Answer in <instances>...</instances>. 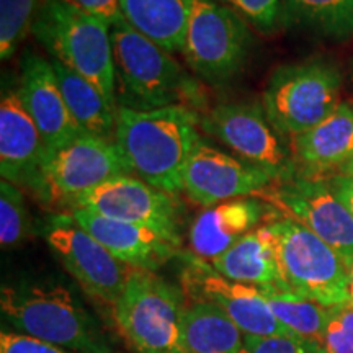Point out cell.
Here are the masks:
<instances>
[{"label":"cell","mask_w":353,"mask_h":353,"mask_svg":"<svg viewBox=\"0 0 353 353\" xmlns=\"http://www.w3.org/2000/svg\"><path fill=\"white\" fill-rule=\"evenodd\" d=\"M200 112L172 105L156 110L118 107L114 144L132 174L162 192H183V172L200 141Z\"/></svg>","instance_id":"6da1fadb"},{"label":"cell","mask_w":353,"mask_h":353,"mask_svg":"<svg viewBox=\"0 0 353 353\" xmlns=\"http://www.w3.org/2000/svg\"><path fill=\"white\" fill-rule=\"evenodd\" d=\"M2 316L13 332L32 335L74 353H108L95 317L61 283L19 281L3 285Z\"/></svg>","instance_id":"7a4b0ae2"},{"label":"cell","mask_w":353,"mask_h":353,"mask_svg":"<svg viewBox=\"0 0 353 353\" xmlns=\"http://www.w3.org/2000/svg\"><path fill=\"white\" fill-rule=\"evenodd\" d=\"M112 39L117 82L130 100L125 107L156 110L183 105L203 113L205 90L170 52L136 32L125 20L112 26Z\"/></svg>","instance_id":"3957f363"},{"label":"cell","mask_w":353,"mask_h":353,"mask_svg":"<svg viewBox=\"0 0 353 353\" xmlns=\"http://www.w3.org/2000/svg\"><path fill=\"white\" fill-rule=\"evenodd\" d=\"M32 33L51 59L90 81L117 107L112 26L65 0H39Z\"/></svg>","instance_id":"277c9868"},{"label":"cell","mask_w":353,"mask_h":353,"mask_svg":"<svg viewBox=\"0 0 353 353\" xmlns=\"http://www.w3.org/2000/svg\"><path fill=\"white\" fill-rule=\"evenodd\" d=\"M342 72L325 59L276 68L262 94V105L278 134L293 141L330 117L342 103Z\"/></svg>","instance_id":"5b68a950"},{"label":"cell","mask_w":353,"mask_h":353,"mask_svg":"<svg viewBox=\"0 0 353 353\" xmlns=\"http://www.w3.org/2000/svg\"><path fill=\"white\" fill-rule=\"evenodd\" d=\"M188 299L182 286L156 272L132 268L113 306L121 334L139 353H182V316Z\"/></svg>","instance_id":"8992f818"},{"label":"cell","mask_w":353,"mask_h":353,"mask_svg":"<svg viewBox=\"0 0 353 353\" xmlns=\"http://www.w3.org/2000/svg\"><path fill=\"white\" fill-rule=\"evenodd\" d=\"M268 226L286 290L327 307L348 303L347 263L332 247L301 224L278 214Z\"/></svg>","instance_id":"52a82bcc"},{"label":"cell","mask_w":353,"mask_h":353,"mask_svg":"<svg viewBox=\"0 0 353 353\" xmlns=\"http://www.w3.org/2000/svg\"><path fill=\"white\" fill-rule=\"evenodd\" d=\"M126 174L132 172L114 141L82 134L48 152L30 190L46 205L74 210L97 187Z\"/></svg>","instance_id":"ba28073f"},{"label":"cell","mask_w":353,"mask_h":353,"mask_svg":"<svg viewBox=\"0 0 353 353\" xmlns=\"http://www.w3.org/2000/svg\"><path fill=\"white\" fill-rule=\"evenodd\" d=\"M252 33L231 8L216 0H193L182 54L190 69L210 83H223L244 68Z\"/></svg>","instance_id":"9c48e42d"},{"label":"cell","mask_w":353,"mask_h":353,"mask_svg":"<svg viewBox=\"0 0 353 353\" xmlns=\"http://www.w3.org/2000/svg\"><path fill=\"white\" fill-rule=\"evenodd\" d=\"M281 218L301 224L348 263L353 259V216L325 176L296 175L255 193Z\"/></svg>","instance_id":"30bf717a"},{"label":"cell","mask_w":353,"mask_h":353,"mask_svg":"<svg viewBox=\"0 0 353 353\" xmlns=\"http://www.w3.org/2000/svg\"><path fill=\"white\" fill-rule=\"evenodd\" d=\"M200 126L275 182L298 175L293 152L268 120L262 101L219 103L203 113Z\"/></svg>","instance_id":"8fae6325"},{"label":"cell","mask_w":353,"mask_h":353,"mask_svg":"<svg viewBox=\"0 0 353 353\" xmlns=\"http://www.w3.org/2000/svg\"><path fill=\"white\" fill-rule=\"evenodd\" d=\"M48 245L88 296L114 306L132 268L82 229L72 214H59L44 231Z\"/></svg>","instance_id":"7c38bea8"},{"label":"cell","mask_w":353,"mask_h":353,"mask_svg":"<svg viewBox=\"0 0 353 353\" xmlns=\"http://www.w3.org/2000/svg\"><path fill=\"white\" fill-rule=\"evenodd\" d=\"M180 286L188 301L218 306L245 335H294L276 319L263 293L254 286L223 276L213 265L193 254H183Z\"/></svg>","instance_id":"4fadbf2b"},{"label":"cell","mask_w":353,"mask_h":353,"mask_svg":"<svg viewBox=\"0 0 353 353\" xmlns=\"http://www.w3.org/2000/svg\"><path fill=\"white\" fill-rule=\"evenodd\" d=\"M74 210H87L125 223L154 229L180 247V205L175 195L162 192L131 174L114 176L79 200Z\"/></svg>","instance_id":"5bb4252c"},{"label":"cell","mask_w":353,"mask_h":353,"mask_svg":"<svg viewBox=\"0 0 353 353\" xmlns=\"http://www.w3.org/2000/svg\"><path fill=\"white\" fill-rule=\"evenodd\" d=\"M275 179L259 167L226 154L200 139L183 172V193L196 205L208 206L254 196Z\"/></svg>","instance_id":"9a60e30c"},{"label":"cell","mask_w":353,"mask_h":353,"mask_svg":"<svg viewBox=\"0 0 353 353\" xmlns=\"http://www.w3.org/2000/svg\"><path fill=\"white\" fill-rule=\"evenodd\" d=\"M19 88L25 108L41 132L48 152L56 151L83 134L70 117L51 61L33 51H26L21 57Z\"/></svg>","instance_id":"2e32d148"},{"label":"cell","mask_w":353,"mask_h":353,"mask_svg":"<svg viewBox=\"0 0 353 353\" xmlns=\"http://www.w3.org/2000/svg\"><path fill=\"white\" fill-rule=\"evenodd\" d=\"M48 156L41 132L21 100L19 85L3 83L0 99V174L17 187L32 188Z\"/></svg>","instance_id":"e0dca14e"},{"label":"cell","mask_w":353,"mask_h":353,"mask_svg":"<svg viewBox=\"0 0 353 353\" xmlns=\"http://www.w3.org/2000/svg\"><path fill=\"white\" fill-rule=\"evenodd\" d=\"M72 218L123 263L156 272L179 255V245L154 229L125 223L87 210H72Z\"/></svg>","instance_id":"ac0fdd59"},{"label":"cell","mask_w":353,"mask_h":353,"mask_svg":"<svg viewBox=\"0 0 353 353\" xmlns=\"http://www.w3.org/2000/svg\"><path fill=\"white\" fill-rule=\"evenodd\" d=\"M276 214L259 198H236L208 206L190 226L188 241L192 254L206 262L219 255L255 231L267 216Z\"/></svg>","instance_id":"d6986e66"},{"label":"cell","mask_w":353,"mask_h":353,"mask_svg":"<svg viewBox=\"0 0 353 353\" xmlns=\"http://www.w3.org/2000/svg\"><path fill=\"white\" fill-rule=\"evenodd\" d=\"M298 174L327 176L353 157V101H342L319 125L291 141Z\"/></svg>","instance_id":"ffe728a7"},{"label":"cell","mask_w":353,"mask_h":353,"mask_svg":"<svg viewBox=\"0 0 353 353\" xmlns=\"http://www.w3.org/2000/svg\"><path fill=\"white\" fill-rule=\"evenodd\" d=\"M210 263L216 272L237 283L254 286L260 291L286 290L268 223L247 234Z\"/></svg>","instance_id":"44dd1931"},{"label":"cell","mask_w":353,"mask_h":353,"mask_svg":"<svg viewBox=\"0 0 353 353\" xmlns=\"http://www.w3.org/2000/svg\"><path fill=\"white\" fill-rule=\"evenodd\" d=\"M193 0H120L123 19L170 54L183 51Z\"/></svg>","instance_id":"7402d4cb"},{"label":"cell","mask_w":353,"mask_h":353,"mask_svg":"<svg viewBox=\"0 0 353 353\" xmlns=\"http://www.w3.org/2000/svg\"><path fill=\"white\" fill-rule=\"evenodd\" d=\"M65 105L83 134L114 141L118 107L110 103L101 92L81 74L74 72L61 61L51 59Z\"/></svg>","instance_id":"603a6c76"},{"label":"cell","mask_w":353,"mask_h":353,"mask_svg":"<svg viewBox=\"0 0 353 353\" xmlns=\"http://www.w3.org/2000/svg\"><path fill=\"white\" fill-rule=\"evenodd\" d=\"M245 334L218 306L188 301L182 316V353H241Z\"/></svg>","instance_id":"cb8c5ba5"},{"label":"cell","mask_w":353,"mask_h":353,"mask_svg":"<svg viewBox=\"0 0 353 353\" xmlns=\"http://www.w3.org/2000/svg\"><path fill=\"white\" fill-rule=\"evenodd\" d=\"M262 293L273 314L286 329L298 337L322 345L332 307L322 306L288 290H265Z\"/></svg>","instance_id":"d4e9b609"},{"label":"cell","mask_w":353,"mask_h":353,"mask_svg":"<svg viewBox=\"0 0 353 353\" xmlns=\"http://www.w3.org/2000/svg\"><path fill=\"white\" fill-rule=\"evenodd\" d=\"M286 13L322 37L345 39L353 34V0H283Z\"/></svg>","instance_id":"484cf974"},{"label":"cell","mask_w":353,"mask_h":353,"mask_svg":"<svg viewBox=\"0 0 353 353\" xmlns=\"http://www.w3.org/2000/svg\"><path fill=\"white\" fill-rule=\"evenodd\" d=\"M39 0H0V57L10 59L32 32Z\"/></svg>","instance_id":"4316f807"},{"label":"cell","mask_w":353,"mask_h":353,"mask_svg":"<svg viewBox=\"0 0 353 353\" xmlns=\"http://www.w3.org/2000/svg\"><path fill=\"white\" fill-rule=\"evenodd\" d=\"M30 234V214L20 187L7 180L0 182V244L10 249Z\"/></svg>","instance_id":"83f0119b"},{"label":"cell","mask_w":353,"mask_h":353,"mask_svg":"<svg viewBox=\"0 0 353 353\" xmlns=\"http://www.w3.org/2000/svg\"><path fill=\"white\" fill-rule=\"evenodd\" d=\"M245 23L262 33H275L288 19L283 0H221Z\"/></svg>","instance_id":"f1b7e54d"},{"label":"cell","mask_w":353,"mask_h":353,"mask_svg":"<svg viewBox=\"0 0 353 353\" xmlns=\"http://www.w3.org/2000/svg\"><path fill=\"white\" fill-rule=\"evenodd\" d=\"M241 353H327L321 343L306 341L298 335H245Z\"/></svg>","instance_id":"f546056e"},{"label":"cell","mask_w":353,"mask_h":353,"mask_svg":"<svg viewBox=\"0 0 353 353\" xmlns=\"http://www.w3.org/2000/svg\"><path fill=\"white\" fill-rule=\"evenodd\" d=\"M322 345L327 353H353V304L332 307Z\"/></svg>","instance_id":"4dcf8cb0"},{"label":"cell","mask_w":353,"mask_h":353,"mask_svg":"<svg viewBox=\"0 0 353 353\" xmlns=\"http://www.w3.org/2000/svg\"><path fill=\"white\" fill-rule=\"evenodd\" d=\"M0 353H74L65 348L54 345L41 339L32 337V335H25L13 332H2L0 335Z\"/></svg>","instance_id":"1f68e13d"},{"label":"cell","mask_w":353,"mask_h":353,"mask_svg":"<svg viewBox=\"0 0 353 353\" xmlns=\"http://www.w3.org/2000/svg\"><path fill=\"white\" fill-rule=\"evenodd\" d=\"M65 2L77 7L79 10L103 20L110 26L121 23L125 20L120 8V0H65Z\"/></svg>","instance_id":"d6a6232c"},{"label":"cell","mask_w":353,"mask_h":353,"mask_svg":"<svg viewBox=\"0 0 353 353\" xmlns=\"http://www.w3.org/2000/svg\"><path fill=\"white\" fill-rule=\"evenodd\" d=\"M325 179L329 180L335 195L341 198V201L347 206V210L350 211L353 216V176L332 174L325 176Z\"/></svg>","instance_id":"836d02e7"},{"label":"cell","mask_w":353,"mask_h":353,"mask_svg":"<svg viewBox=\"0 0 353 353\" xmlns=\"http://www.w3.org/2000/svg\"><path fill=\"white\" fill-rule=\"evenodd\" d=\"M347 294L348 303L353 304V259L347 263Z\"/></svg>","instance_id":"e575fe53"},{"label":"cell","mask_w":353,"mask_h":353,"mask_svg":"<svg viewBox=\"0 0 353 353\" xmlns=\"http://www.w3.org/2000/svg\"><path fill=\"white\" fill-rule=\"evenodd\" d=\"M335 174H341V175H347V176H353V157L348 159V161L343 164L341 169H339ZM332 175V174H330Z\"/></svg>","instance_id":"d590c367"}]
</instances>
